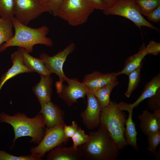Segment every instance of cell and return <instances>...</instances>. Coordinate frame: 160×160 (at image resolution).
I'll use <instances>...</instances> for the list:
<instances>
[{
	"mask_svg": "<svg viewBox=\"0 0 160 160\" xmlns=\"http://www.w3.org/2000/svg\"><path fill=\"white\" fill-rule=\"evenodd\" d=\"M13 27L11 20L0 17V46L9 41L13 36Z\"/></svg>",
	"mask_w": 160,
	"mask_h": 160,
	"instance_id": "obj_23",
	"label": "cell"
},
{
	"mask_svg": "<svg viewBox=\"0 0 160 160\" xmlns=\"http://www.w3.org/2000/svg\"><path fill=\"white\" fill-rule=\"evenodd\" d=\"M97 130L90 132L87 142L80 146L87 160H115L119 150L105 129L101 124Z\"/></svg>",
	"mask_w": 160,
	"mask_h": 160,
	"instance_id": "obj_3",
	"label": "cell"
},
{
	"mask_svg": "<svg viewBox=\"0 0 160 160\" xmlns=\"http://www.w3.org/2000/svg\"><path fill=\"white\" fill-rule=\"evenodd\" d=\"M143 43L140 47L138 52L127 58L124 63L123 69L117 72V76L125 74L128 76L132 71L136 69L143 62V60L147 54Z\"/></svg>",
	"mask_w": 160,
	"mask_h": 160,
	"instance_id": "obj_19",
	"label": "cell"
},
{
	"mask_svg": "<svg viewBox=\"0 0 160 160\" xmlns=\"http://www.w3.org/2000/svg\"><path fill=\"white\" fill-rule=\"evenodd\" d=\"M50 75H40V81L32 88L33 91L41 105L51 101L53 79Z\"/></svg>",
	"mask_w": 160,
	"mask_h": 160,
	"instance_id": "obj_15",
	"label": "cell"
},
{
	"mask_svg": "<svg viewBox=\"0 0 160 160\" xmlns=\"http://www.w3.org/2000/svg\"><path fill=\"white\" fill-rule=\"evenodd\" d=\"M117 76L116 72L103 73L95 71L85 75L82 82L86 86L87 90L90 92L107 84L118 81Z\"/></svg>",
	"mask_w": 160,
	"mask_h": 160,
	"instance_id": "obj_13",
	"label": "cell"
},
{
	"mask_svg": "<svg viewBox=\"0 0 160 160\" xmlns=\"http://www.w3.org/2000/svg\"><path fill=\"white\" fill-rule=\"evenodd\" d=\"M12 21L15 29V34L9 41L0 46V52L4 51L9 47L17 46L24 48L30 53L33 51L35 45L41 44L47 47L53 45L51 39L47 37L49 31L47 26L32 28L22 24L15 17Z\"/></svg>",
	"mask_w": 160,
	"mask_h": 160,
	"instance_id": "obj_2",
	"label": "cell"
},
{
	"mask_svg": "<svg viewBox=\"0 0 160 160\" xmlns=\"http://www.w3.org/2000/svg\"><path fill=\"white\" fill-rule=\"evenodd\" d=\"M146 16L149 21L155 23H159L160 21V5L148 13Z\"/></svg>",
	"mask_w": 160,
	"mask_h": 160,
	"instance_id": "obj_34",
	"label": "cell"
},
{
	"mask_svg": "<svg viewBox=\"0 0 160 160\" xmlns=\"http://www.w3.org/2000/svg\"><path fill=\"white\" fill-rule=\"evenodd\" d=\"M39 0L45 4L48 5L49 2V0Z\"/></svg>",
	"mask_w": 160,
	"mask_h": 160,
	"instance_id": "obj_38",
	"label": "cell"
},
{
	"mask_svg": "<svg viewBox=\"0 0 160 160\" xmlns=\"http://www.w3.org/2000/svg\"><path fill=\"white\" fill-rule=\"evenodd\" d=\"M0 123H5L13 127L15 137L11 148L20 137L29 136L30 142L39 144L44 135L46 126L43 115L38 113L32 118L28 117L24 113H17L12 116L1 112L0 113Z\"/></svg>",
	"mask_w": 160,
	"mask_h": 160,
	"instance_id": "obj_1",
	"label": "cell"
},
{
	"mask_svg": "<svg viewBox=\"0 0 160 160\" xmlns=\"http://www.w3.org/2000/svg\"><path fill=\"white\" fill-rule=\"evenodd\" d=\"M65 81L67 84H63L58 94L59 97L68 106L77 103L79 98L84 99L87 90L86 86L82 82H80L77 78L70 79L68 77Z\"/></svg>",
	"mask_w": 160,
	"mask_h": 160,
	"instance_id": "obj_11",
	"label": "cell"
},
{
	"mask_svg": "<svg viewBox=\"0 0 160 160\" xmlns=\"http://www.w3.org/2000/svg\"><path fill=\"white\" fill-rule=\"evenodd\" d=\"M78 127L77 124L75 121H72V124L70 125H67L65 124L63 127V132L65 138L68 139L71 138Z\"/></svg>",
	"mask_w": 160,
	"mask_h": 160,
	"instance_id": "obj_32",
	"label": "cell"
},
{
	"mask_svg": "<svg viewBox=\"0 0 160 160\" xmlns=\"http://www.w3.org/2000/svg\"><path fill=\"white\" fill-rule=\"evenodd\" d=\"M138 118L140 120L139 124L143 133L146 135L149 133L160 130V126L158 124L153 114L146 109L139 115Z\"/></svg>",
	"mask_w": 160,
	"mask_h": 160,
	"instance_id": "obj_20",
	"label": "cell"
},
{
	"mask_svg": "<svg viewBox=\"0 0 160 160\" xmlns=\"http://www.w3.org/2000/svg\"><path fill=\"white\" fill-rule=\"evenodd\" d=\"M145 49L147 54L157 55L160 52V43L151 40L145 47Z\"/></svg>",
	"mask_w": 160,
	"mask_h": 160,
	"instance_id": "obj_31",
	"label": "cell"
},
{
	"mask_svg": "<svg viewBox=\"0 0 160 160\" xmlns=\"http://www.w3.org/2000/svg\"><path fill=\"white\" fill-rule=\"evenodd\" d=\"M42 158L38 154L31 153L30 155L19 156H14L3 150H0V160H41Z\"/></svg>",
	"mask_w": 160,
	"mask_h": 160,
	"instance_id": "obj_27",
	"label": "cell"
},
{
	"mask_svg": "<svg viewBox=\"0 0 160 160\" xmlns=\"http://www.w3.org/2000/svg\"><path fill=\"white\" fill-rule=\"evenodd\" d=\"M148 107L153 111L160 108V88L157 89L154 95L149 98Z\"/></svg>",
	"mask_w": 160,
	"mask_h": 160,
	"instance_id": "obj_30",
	"label": "cell"
},
{
	"mask_svg": "<svg viewBox=\"0 0 160 160\" xmlns=\"http://www.w3.org/2000/svg\"><path fill=\"white\" fill-rule=\"evenodd\" d=\"M88 135L86 134L84 130L79 127L77 131L71 137L72 146L77 148L85 143L88 140Z\"/></svg>",
	"mask_w": 160,
	"mask_h": 160,
	"instance_id": "obj_29",
	"label": "cell"
},
{
	"mask_svg": "<svg viewBox=\"0 0 160 160\" xmlns=\"http://www.w3.org/2000/svg\"><path fill=\"white\" fill-rule=\"evenodd\" d=\"M64 0H49L48 6L50 13L57 17Z\"/></svg>",
	"mask_w": 160,
	"mask_h": 160,
	"instance_id": "obj_33",
	"label": "cell"
},
{
	"mask_svg": "<svg viewBox=\"0 0 160 160\" xmlns=\"http://www.w3.org/2000/svg\"><path fill=\"white\" fill-rule=\"evenodd\" d=\"M64 124L46 128L42 140L37 146L31 148L30 153L38 154L42 158L47 152L68 140L65 138L64 133Z\"/></svg>",
	"mask_w": 160,
	"mask_h": 160,
	"instance_id": "obj_9",
	"label": "cell"
},
{
	"mask_svg": "<svg viewBox=\"0 0 160 160\" xmlns=\"http://www.w3.org/2000/svg\"><path fill=\"white\" fill-rule=\"evenodd\" d=\"M14 0H0V17L11 20L14 17Z\"/></svg>",
	"mask_w": 160,
	"mask_h": 160,
	"instance_id": "obj_25",
	"label": "cell"
},
{
	"mask_svg": "<svg viewBox=\"0 0 160 160\" xmlns=\"http://www.w3.org/2000/svg\"><path fill=\"white\" fill-rule=\"evenodd\" d=\"M103 11L105 15H116L124 17L132 21L140 29L141 27L145 26L159 32V28L143 17L135 0H119Z\"/></svg>",
	"mask_w": 160,
	"mask_h": 160,
	"instance_id": "obj_6",
	"label": "cell"
},
{
	"mask_svg": "<svg viewBox=\"0 0 160 160\" xmlns=\"http://www.w3.org/2000/svg\"><path fill=\"white\" fill-rule=\"evenodd\" d=\"M95 9L103 11L106 8L103 0H86Z\"/></svg>",
	"mask_w": 160,
	"mask_h": 160,
	"instance_id": "obj_35",
	"label": "cell"
},
{
	"mask_svg": "<svg viewBox=\"0 0 160 160\" xmlns=\"http://www.w3.org/2000/svg\"><path fill=\"white\" fill-rule=\"evenodd\" d=\"M41 105V109L39 113L43 115L47 128H52L65 124L64 111L58 106L51 101Z\"/></svg>",
	"mask_w": 160,
	"mask_h": 160,
	"instance_id": "obj_12",
	"label": "cell"
},
{
	"mask_svg": "<svg viewBox=\"0 0 160 160\" xmlns=\"http://www.w3.org/2000/svg\"><path fill=\"white\" fill-rule=\"evenodd\" d=\"M76 44L72 42L64 49L53 56L45 53H41L39 58L42 61L51 73H54L59 77V81L56 82L55 86L58 94L61 90L63 82L67 78L63 70L64 63L68 56L75 50Z\"/></svg>",
	"mask_w": 160,
	"mask_h": 160,
	"instance_id": "obj_7",
	"label": "cell"
},
{
	"mask_svg": "<svg viewBox=\"0 0 160 160\" xmlns=\"http://www.w3.org/2000/svg\"><path fill=\"white\" fill-rule=\"evenodd\" d=\"M139 6L143 15L148 13L160 5V0H135Z\"/></svg>",
	"mask_w": 160,
	"mask_h": 160,
	"instance_id": "obj_26",
	"label": "cell"
},
{
	"mask_svg": "<svg viewBox=\"0 0 160 160\" xmlns=\"http://www.w3.org/2000/svg\"><path fill=\"white\" fill-rule=\"evenodd\" d=\"M47 160H87L84 152L80 147L74 148L72 146L67 148L58 147L50 151L46 158Z\"/></svg>",
	"mask_w": 160,
	"mask_h": 160,
	"instance_id": "obj_14",
	"label": "cell"
},
{
	"mask_svg": "<svg viewBox=\"0 0 160 160\" xmlns=\"http://www.w3.org/2000/svg\"><path fill=\"white\" fill-rule=\"evenodd\" d=\"M159 88H160V73L154 76L145 85L142 94L135 102L132 104L127 103V105L130 108L133 109L143 100L154 95Z\"/></svg>",
	"mask_w": 160,
	"mask_h": 160,
	"instance_id": "obj_21",
	"label": "cell"
},
{
	"mask_svg": "<svg viewBox=\"0 0 160 160\" xmlns=\"http://www.w3.org/2000/svg\"><path fill=\"white\" fill-rule=\"evenodd\" d=\"M119 84L118 81L89 92L94 94L103 109L110 104L111 101L110 99L111 93L113 89Z\"/></svg>",
	"mask_w": 160,
	"mask_h": 160,
	"instance_id": "obj_22",
	"label": "cell"
},
{
	"mask_svg": "<svg viewBox=\"0 0 160 160\" xmlns=\"http://www.w3.org/2000/svg\"><path fill=\"white\" fill-rule=\"evenodd\" d=\"M95 9L86 0H64L57 16L77 26L86 23Z\"/></svg>",
	"mask_w": 160,
	"mask_h": 160,
	"instance_id": "obj_5",
	"label": "cell"
},
{
	"mask_svg": "<svg viewBox=\"0 0 160 160\" xmlns=\"http://www.w3.org/2000/svg\"><path fill=\"white\" fill-rule=\"evenodd\" d=\"M153 114L158 124L160 126V108L154 111Z\"/></svg>",
	"mask_w": 160,
	"mask_h": 160,
	"instance_id": "obj_36",
	"label": "cell"
},
{
	"mask_svg": "<svg viewBox=\"0 0 160 160\" xmlns=\"http://www.w3.org/2000/svg\"><path fill=\"white\" fill-rule=\"evenodd\" d=\"M122 111L116 102L111 101L108 105L102 109L100 117V124L107 131L119 150L127 145L125 136L126 116Z\"/></svg>",
	"mask_w": 160,
	"mask_h": 160,
	"instance_id": "obj_4",
	"label": "cell"
},
{
	"mask_svg": "<svg viewBox=\"0 0 160 160\" xmlns=\"http://www.w3.org/2000/svg\"><path fill=\"white\" fill-rule=\"evenodd\" d=\"M86 96L87 106L81 113L80 117L86 127L88 129L92 130L98 127L100 124L102 108L93 93L87 91Z\"/></svg>",
	"mask_w": 160,
	"mask_h": 160,
	"instance_id": "obj_10",
	"label": "cell"
},
{
	"mask_svg": "<svg viewBox=\"0 0 160 160\" xmlns=\"http://www.w3.org/2000/svg\"><path fill=\"white\" fill-rule=\"evenodd\" d=\"M107 7H109L119 0H103Z\"/></svg>",
	"mask_w": 160,
	"mask_h": 160,
	"instance_id": "obj_37",
	"label": "cell"
},
{
	"mask_svg": "<svg viewBox=\"0 0 160 160\" xmlns=\"http://www.w3.org/2000/svg\"><path fill=\"white\" fill-rule=\"evenodd\" d=\"M18 50L21 53L25 65L33 72H36L40 75H51V72L40 58L31 56L23 48L18 47Z\"/></svg>",
	"mask_w": 160,
	"mask_h": 160,
	"instance_id": "obj_18",
	"label": "cell"
},
{
	"mask_svg": "<svg viewBox=\"0 0 160 160\" xmlns=\"http://www.w3.org/2000/svg\"><path fill=\"white\" fill-rule=\"evenodd\" d=\"M119 108L122 111H126L129 113L128 118L126 119L125 125V136L127 145L131 146L136 150L138 149L137 144V135L135 124L132 119L133 109L129 108L127 103L121 101L117 103Z\"/></svg>",
	"mask_w": 160,
	"mask_h": 160,
	"instance_id": "obj_16",
	"label": "cell"
},
{
	"mask_svg": "<svg viewBox=\"0 0 160 160\" xmlns=\"http://www.w3.org/2000/svg\"><path fill=\"white\" fill-rule=\"evenodd\" d=\"M143 64V62L136 69L131 72L128 76L129 77V82L127 90L124 95L128 98L130 97L137 88L140 81V71Z\"/></svg>",
	"mask_w": 160,
	"mask_h": 160,
	"instance_id": "obj_24",
	"label": "cell"
},
{
	"mask_svg": "<svg viewBox=\"0 0 160 160\" xmlns=\"http://www.w3.org/2000/svg\"><path fill=\"white\" fill-rule=\"evenodd\" d=\"M14 17L25 25H27L30 22L43 13L50 12L48 5L39 0H14Z\"/></svg>",
	"mask_w": 160,
	"mask_h": 160,
	"instance_id": "obj_8",
	"label": "cell"
},
{
	"mask_svg": "<svg viewBox=\"0 0 160 160\" xmlns=\"http://www.w3.org/2000/svg\"><path fill=\"white\" fill-rule=\"evenodd\" d=\"M148 147L147 148L154 154L157 155L156 151L160 143V130L152 132L147 135Z\"/></svg>",
	"mask_w": 160,
	"mask_h": 160,
	"instance_id": "obj_28",
	"label": "cell"
},
{
	"mask_svg": "<svg viewBox=\"0 0 160 160\" xmlns=\"http://www.w3.org/2000/svg\"><path fill=\"white\" fill-rule=\"evenodd\" d=\"M13 65L0 79V91L3 86L9 79L20 73L33 71L24 64L20 51H17L11 55Z\"/></svg>",
	"mask_w": 160,
	"mask_h": 160,
	"instance_id": "obj_17",
	"label": "cell"
}]
</instances>
